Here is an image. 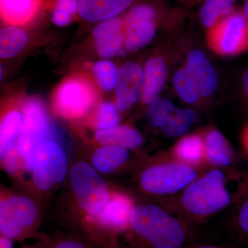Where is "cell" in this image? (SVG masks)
I'll return each instance as SVG.
<instances>
[{
    "label": "cell",
    "instance_id": "cell-1",
    "mask_svg": "<svg viewBox=\"0 0 248 248\" xmlns=\"http://www.w3.org/2000/svg\"><path fill=\"white\" fill-rule=\"evenodd\" d=\"M130 225L134 232L153 248H181L185 240L179 220L153 204L133 208Z\"/></svg>",
    "mask_w": 248,
    "mask_h": 248
},
{
    "label": "cell",
    "instance_id": "cell-2",
    "mask_svg": "<svg viewBox=\"0 0 248 248\" xmlns=\"http://www.w3.org/2000/svg\"><path fill=\"white\" fill-rule=\"evenodd\" d=\"M181 202L186 211L197 216H208L231 203V195L221 170L213 169L197 178L183 192Z\"/></svg>",
    "mask_w": 248,
    "mask_h": 248
},
{
    "label": "cell",
    "instance_id": "cell-3",
    "mask_svg": "<svg viewBox=\"0 0 248 248\" xmlns=\"http://www.w3.org/2000/svg\"><path fill=\"white\" fill-rule=\"evenodd\" d=\"M70 183L79 206L90 215L98 216L110 201L104 179L87 163L79 162L72 167Z\"/></svg>",
    "mask_w": 248,
    "mask_h": 248
},
{
    "label": "cell",
    "instance_id": "cell-4",
    "mask_svg": "<svg viewBox=\"0 0 248 248\" xmlns=\"http://www.w3.org/2000/svg\"><path fill=\"white\" fill-rule=\"evenodd\" d=\"M196 179L195 168L175 161L148 168L142 172L140 182L146 192L169 195L184 190Z\"/></svg>",
    "mask_w": 248,
    "mask_h": 248
},
{
    "label": "cell",
    "instance_id": "cell-5",
    "mask_svg": "<svg viewBox=\"0 0 248 248\" xmlns=\"http://www.w3.org/2000/svg\"><path fill=\"white\" fill-rule=\"evenodd\" d=\"M97 99V90L87 78L79 75L67 78L53 94L54 108L66 118H79Z\"/></svg>",
    "mask_w": 248,
    "mask_h": 248
},
{
    "label": "cell",
    "instance_id": "cell-6",
    "mask_svg": "<svg viewBox=\"0 0 248 248\" xmlns=\"http://www.w3.org/2000/svg\"><path fill=\"white\" fill-rule=\"evenodd\" d=\"M22 116V125L17 144L27 169L32 170L36 150L45 141L48 133V116L42 101L36 97L30 98L24 103Z\"/></svg>",
    "mask_w": 248,
    "mask_h": 248
},
{
    "label": "cell",
    "instance_id": "cell-7",
    "mask_svg": "<svg viewBox=\"0 0 248 248\" xmlns=\"http://www.w3.org/2000/svg\"><path fill=\"white\" fill-rule=\"evenodd\" d=\"M208 44L214 51L234 56L248 50V19L242 12L234 11L209 29Z\"/></svg>",
    "mask_w": 248,
    "mask_h": 248
},
{
    "label": "cell",
    "instance_id": "cell-8",
    "mask_svg": "<svg viewBox=\"0 0 248 248\" xmlns=\"http://www.w3.org/2000/svg\"><path fill=\"white\" fill-rule=\"evenodd\" d=\"M37 218L35 203L27 197L14 196L0 205L1 236L14 241L22 239L33 228Z\"/></svg>",
    "mask_w": 248,
    "mask_h": 248
},
{
    "label": "cell",
    "instance_id": "cell-9",
    "mask_svg": "<svg viewBox=\"0 0 248 248\" xmlns=\"http://www.w3.org/2000/svg\"><path fill=\"white\" fill-rule=\"evenodd\" d=\"M67 159L62 147L53 141L41 143L36 150L32 172L37 188L47 190L66 177Z\"/></svg>",
    "mask_w": 248,
    "mask_h": 248
},
{
    "label": "cell",
    "instance_id": "cell-10",
    "mask_svg": "<svg viewBox=\"0 0 248 248\" xmlns=\"http://www.w3.org/2000/svg\"><path fill=\"white\" fill-rule=\"evenodd\" d=\"M143 70L136 62H130L121 66L115 86L116 107L119 111L128 110L141 95Z\"/></svg>",
    "mask_w": 248,
    "mask_h": 248
},
{
    "label": "cell",
    "instance_id": "cell-11",
    "mask_svg": "<svg viewBox=\"0 0 248 248\" xmlns=\"http://www.w3.org/2000/svg\"><path fill=\"white\" fill-rule=\"evenodd\" d=\"M46 0H0L1 21L6 25L22 27L33 22Z\"/></svg>",
    "mask_w": 248,
    "mask_h": 248
},
{
    "label": "cell",
    "instance_id": "cell-12",
    "mask_svg": "<svg viewBox=\"0 0 248 248\" xmlns=\"http://www.w3.org/2000/svg\"><path fill=\"white\" fill-rule=\"evenodd\" d=\"M135 0H79V17L84 22L99 23L118 17L133 6Z\"/></svg>",
    "mask_w": 248,
    "mask_h": 248
},
{
    "label": "cell",
    "instance_id": "cell-13",
    "mask_svg": "<svg viewBox=\"0 0 248 248\" xmlns=\"http://www.w3.org/2000/svg\"><path fill=\"white\" fill-rule=\"evenodd\" d=\"M186 69L198 86L201 96L208 97L218 86V76L210 60L200 50H193L187 56Z\"/></svg>",
    "mask_w": 248,
    "mask_h": 248
},
{
    "label": "cell",
    "instance_id": "cell-14",
    "mask_svg": "<svg viewBox=\"0 0 248 248\" xmlns=\"http://www.w3.org/2000/svg\"><path fill=\"white\" fill-rule=\"evenodd\" d=\"M132 204L124 196H116L103 209L98 215V225L105 231H119L130 224Z\"/></svg>",
    "mask_w": 248,
    "mask_h": 248
},
{
    "label": "cell",
    "instance_id": "cell-15",
    "mask_svg": "<svg viewBox=\"0 0 248 248\" xmlns=\"http://www.w3.org/2000/svg\"><path fill=\"white\" fill-rule=\"evenodd\" d=\"M166 80V67L161 57L150 59L143 70L141 99L145 104H151L157 99Z\"/></svg>",
    "mask_w": 248,
    "mask_h": 248
},
{
    "label": "cell",
    "instance_id": "cell-16",
    "mask_svg": "<svg viewBox=\"0 0 248 248\" xmlns=\"http://www.w3.org/2000/svg\"><path fill=\"white\" fill-rule=\"evenodd\" d=\"M95 139L104 146L120 147L126 150L138 148L143 141V137L140 132L125 125L97 130Z\"/></svg>",
    "mask_w": 248,
    "mask_h": 248
},
{
    "label": "cell",
    "instance_id": "cell-17",
    "mask_svg": "<svg viewBox=\"0 0 248 248\" xmlns=\"http://www.w3.org/2000/svg\"><path fill=\"white\" fill-rule=\"evenodd\" d=\"M204 140L205 161L214 166H230L232 163L233 152L226 139L218 130H210Z\"/></svg>",
    "mask_w": 248,
    "mask_h": 248
},
{
    "label": "cell",
    "instance_id": "cell-18",
    "mask_svg": "<svg viewBox=\"0 0 248 248\" xmlns=\"http://www.w3.org/2000/svg\"><path fill=\"white\" fill-rule=\"evenodd\" d=\"M173 155L179 162L192 166H200L205 161L203 139L198 135L184 137L173 149Z\"/></svg>",
    "mask_w": 248,
    "mask_h": 248
},
{
    "label": "cell",
    "instance_id": "cell-19",
    "mask_svg": "<svg viewBox=\"0 0 248 248\" xmlns=\"http://www.w3.org/2000/svg\"><path fill=\"white\" fill-rule=\"evenodd\" d=\"M29 37L27 31L21 27L6 25L0 31V57L14 58L25 48Z\"/></svg>",
    "mask_w": 248,
    "mask_h": 248
},
{
    "label": "cell",
    "instance_id": "cell-20",
    "mask_svg": "<svg viewBox=\"0 0 248 248\" xmlns=\"http://www.w3.org/2000/svg\"><path fill=\"white\" fill-rule=\"evenodd\" d=\"M125 46L135 51L149 43L156 33V22H135L124 24Z\"/></svg>",
    "mask_w": 248,
    "mask_h": 248
},
{
    "label": "cell",
    "instance_id": "cell-21",
    "mask_svg": "<svg viewBox=\"0 0 248 248\" xmlns=\"http://www.w3.org/2000/svg\"><path fill=\"white\" fill-rule=\"evenodd\" d=\"M235 1L236 0H204L200 10V19L203 27L212 29L234 13Z\"/></svg>",
    "mask_w": 248,
    "mask_h": 248
},
{
    "label": "cell",
    "instance_id": "cell-22",
    "mask_svg": "<svg viewBox=\"0 0 248 248\" xmlns=\"http://www.w3.org/2000/svg\"><path fill=\"white\" fill-rule=\"evenodd\" d=\"M126 149L120 147L104 146L93 153L92 162L97 170L108 173L124 164L128 157Z\"/></svg>",
    "mask_w": 248,
    "mask_h": 248
},
{
    "label": "cell",
    "instance_id": "cell-23",
    "mask_svg": "<svg viewBox=\"0 0 248 248\" xmlns=\"http://www.w3.org/2000/svg\"><path fill=\"white\" fill-rule=\"evenodd\" d=\"M197 120V115L191 109H177L173 111L161 129L170 138H178L185 134Z\"/></svg>",
    "mask_w": 248,
    "mask_h": 248
},
{
    "label": "cell",
    "instance_id": "cell-24",
    "mask_svg": "<svg viewBox=\"0 0 248 248\" xmlns=\"http://www.w3.org/2000/svg\"><path fill=\"white\" fill-rule=\"evenodd\" d=\"M22 113L17 110L9 111L2 117L0 124V156H3L10 145L20 133Z\"/></svg>",
    "mask_w": 248,
    "mask_h": 248
},
{
    "label": "cell",
    "instance_id": "cell-25",
    "mask_svg": "<svg viewBox=\"0 0 248 248\" xmlns=\"http://www.w3.org/2000/svg\"><path fill=\"white\" fill-rule=\"evenodd\" d=\"M173 84L178 96L188 104H195L201 96L195 79L186 68L179 70L173 78Z\"/></svg>",
    "mask_w": 248,
    "mask_h": 248
},
{
    "label": "cell",
    "instance_id": "cell-26",
    "mask_svg": "<svg viewBox=\"0 0 248 248\" xmlns=\"http://www.w3.org/2000/svg\"><path fill=\"white\" fill-rule=\"evenodd\" d=\"M93 71L96 81L101 89L105 91L115 89L118 70L113 62L108 60L96 62Z\"/></svg>",
    "mask_w": 248,
    "mask_h": 248
},
{
    "label": "cell",
    "instance_id": "cell-27",
    "mask_svg": "<svg viewBox=\"0 0 248 248\" xmlns=\"http://www.w3.org/2000/svg\"><path fill=\"white\" fill-rule=\"evenodd\" d=\"M124 45H125V29L95 40L98 55L106 59L112 58L120 54Z\"/></svg>",
    "mask_w": 248,
    "mask_h": 248
},
{
    "label": "cell",
    "instance_id": "cell-28",
    "mask_svg": "<svg viewBox=\"0 0 248 248\" xmlns=\"http://www.w3.org/2000/svg\"><path fill=\"white\" fill-rule=\"evenodd\" d=\"M176 107L167 98H159L150 104L147 117L152 125L161 128Z\"/></svg>",
    "mask_w": 248,
    "mask_h": 248
},
{
    "label": "cell",
    "instance_id": "cell-29",
    "mask_svg": "<svg viewBox=\"0 0 248 248\" xmlns=\"http://www.w3.org/2000/svg\"><path fill=\"white\" fill-rule=\"evenodd\" d=\"M158 13L155 6L146 2L133 5L124 16V24L135 22H156Z\"/></svg>",
    "mask_w": 248,
    "mask_h": 248
},
{
    "label": "cell",
    "instance_id": "cell-30",
    "mask_svg": "<svg viewBox=\"0 0 248 248\" xmlns=\"http://www.w3.org/2000/svg\"><path fill=\"white\" fill-rule=\"evenodd\" d=\"M119 110L116 104L103 102L98 108L96 128L97 130H107L118 125L120 122Z\"/></svg>",
    "mask_w": 248,
    "mask_h": 248
},
{
    "label": "cell",
    "instance_id": "cell-31",
    "mask_svg": "<svg viewBox=\"0 0 248 248\" xmlns=\"http://www.w3.org/2000/svg\"><path fill=\"white\" fill-rule=\"evenodd\" d=\"M124 29V17L118 16L97 23L93 29V36L94 40H98Z\"/></svg>",
    "mask_w": 248,
    "mask_h": 248
},
{
    "label": "cell",
    "instance_id": "cell-32",
    "mask_svg": "<svg viewBox=\"0 0 248 248\" xmlns=\"http://www.w3.org/2000/svg\"><path fill=\"white\" fill-rule=\"evenodd\" d=\"M22 156L19 153L17 143H11L7 148L1 159L3 166L9 174H14L19 169V157Z\"/></svg>",
    "mask_w": 248,
    "mask_h": 248
},
{
    "label": "cell",
    "instance_id": "cell-33",
    "mask_svg": "<svg viewBox=\"0 0 248 248\" xmlns=\"http://www.w3.org/2000/svg\"><path fill=\"white\" fill-rule=\"evenodd\" d=\"M50 10H58L68 13L74 17L79 16V0H48Z\"/></svg>",
    "mask_w": 248,
    "mask_h": 248
},
{
    "label": "cell",
    "instance_id": "cell-34",
    "mask_svg": "<svg viewBox=\"0 0 248 248\" xmlns=\"http://www.w3.org/2000/svg\"><path fill=\"white\" fill-rule=\"evenodd\" d=\"M75 18L76 17L68 13L58 10H50V19L57 27H66L74 20Z\"/></svg>",
    "mask_w": 248,
    "mask_h": 248
},
{
    "label": "cell",
    "instance_id": "cell-35",
    "mask_svg": "<svg viewBox=\"0 0 248 248\" xmlns=\"http://www.w3.org/2000/svg\"><path fill=\"white\" fill-rule=\"evenodd\" d=\"M237 222L241 231L248 234V194L238 210Z\"/></svg>",
    "mask_w": 248,
    "mask_h": 248
},
{
    "label": "cell",
    "instance_id": "cell-36",
    "mask_svg": "<svg viewBox=\"0 0 248 248\" xmlns=\"http://www.w3.org/2000/svg\"><path fill=\"white\" fill-rule=\"evenodd\" d=\"M50 248H93L77 240L66 239L57 241Z\"/></svg>",
    "mask_w": 248,
    "mask_h": 248
},
{
    "label": "cell",
    "instance_id": "cell-37",
    "mask_svg": "<svg viewBox=\"0 0 248 248\" xmlns=\"http://www.w3.org/2000/svg\"><path fill=\"white\" fill-rule=\"evenodd\" d=\"M0 248H14L12 240L1 236V238H0Z\"/></svg>",
    "mask_w": 248,
    "mask_h": 248
},
{
    "label": "cell",
    "instance_id": "cell-38",
    "mask_svg": "<svg viewBox=\"0 0 248 248\" xmlns=\"http://www.w3.org/2000/svg\"><path fill=\"white\" fill-rule=\"evenodd\" d=\"M242 85L245 94L248 99V68L245 71L242 76Z\"/></svg>",
    "mask_w": 248,
    "mask_h": 248
},
{
    "label": "cell",
    "instance_id": "cell-39",
    "mask_svg": "<svg viewBox=\"0 0 248 248\" xmlns=\"http://www.w3.org/2000/svg\"><path fill=\"white\" fill-rule=\"evenodd\" d=\"M241 12L244 15L245 17L248 19V0H244Z\"/></svg>",
    "mask_w": 248,
    "mask_h": 248
},
{
    "label": "cell",
    "instance_id": "cell-40",
    "mask_svg": "<svg viewBox=\"0 0 248 248\" xmlns=\"http://www.w3.org/2000/svg\"><path fill=\"white\" fill-rule=\"evenodd\" d=\"M244 141L245 145H246V148L248 151V127L245 130L244 134Z\"/></svg>",
    "mask_w": 248,
    "mask_h": 248
},
{
    "label": "cell",
    "instance_id": "cell-41",
    "mask_svg": "<svg viewBox=\"0 0 248 248\" xmlns=\"http://www.w3.org/2000/svg\"><path fill=\"white\" fill-rule=\"evenodd\" d=\"M198 248H218L216 247H214V246H202V247Z\"/></svg>",
    "mask_w": 248,
    "mask_h": 248
},
{
    "label": "cell",
    "instance_id": "cell-42",
    "mask_svg": "<svg viewBox=\"0 0 248 248\" xmlns=\"http://www.w3.org/2000/svg\"><path fill=\"white\" fill-rule=\"evenodd\" d=\"M31 248V247H25V248Z\"/></svg>",
    "mask_w": 248,
    "mask_h": 248
}]
</instances>
